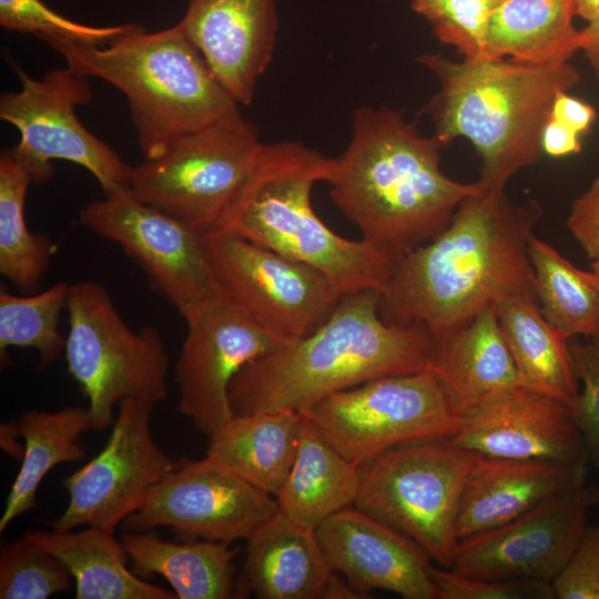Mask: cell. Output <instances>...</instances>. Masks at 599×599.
<instances>
[{"mask_svg": "<svg viewBox=\"0 0 599 599\" xmlns=\"http://www.w3.org/2000/svg\"><path fill=\"white\" fill-rule=\"evenodd\" d=\"M541 146L544 154L551 158L577 154L582 149L581 135L549 118L542 131Z\"/></svg>", "mask_w": 599, "mask_h": 599, "instance_id": "obj_42", "label": "cell"}, {"mask_svg": "<svg viewBox=\"0 0 599 599\" xmlns=\"http://www.w3.org/2000/svg\"><path fill=\"white\" fill-rule=\"evenodd\" d=\"M70 284L57 283L31 295H17L0 290V354L7 364L9 347L37 351L40 367L53 364L64 352L65 338L59 331Z\"/></svg>", "mask_w": 599, "mask_h": 599, "instance_id": "obj_33", "label": "cell"}, {"mask_svg": "<svg viewBox=\"0 0 599 599\" xmlns=\"http://www.w3.org/2000/svg\"><path fill=\"white\" fill-rule=\"evenodd\" d=\"M457 445L487 457L588 460L569 407L524 386L494 394L464 409Z\"/></svg>", "mask_w": 599, "mask_h": 599, "instance_id": "obj_19", "label": "cell"}, {"mask_svg": "<svg viewBox=\"0 0 599 599\" xmlns=\"http://www.w3.org/2000/svg\"><path fill=\"white\" fill-rule=\"evenodd\" d=\"M177 24L237 103L251 104L275 49V1L187 0Z\"/></svg>", "mask_w": 599, "mask_h": 599, "instance_id": "obj_20", "label": "cell"}, {"mask_svg": "<svg viewBox=\"0 0 599 599\" xmlns=\"http://www.w3.org/2000/svg\"><path fill=\"white\" fill-rule=\"evenodd\" d=\"M555 598L599 599V527H587L570 558L551 581Z\"/></svg>", "mask_w": 599, "mask_h": 599, "instance_id": "obj_39", "label": "cell"}, {"mask_svg": "<svg viewBox=\"0 0 599 599\" xmlns=\"http://www.w3.org/2000/svg\"><path fill=\"white\" fill-rule=\"evenodd\" d=\"M591 270L597 272L599 274V258L592 261L591 263Z\"/></svg>", "mask_w": 599, "mask_h": 599, "instance_id": "obj_45", "label": "cell"}, {"mask_svg": "<svg viewBox=\"0 0 599 599\" xmlns=\"http://www.w3.org/2000/svg\"><path fill=\"white\" fill-rule=\"evenodd\" d=\"M379 298L378 288L347 292L313 333L244 366L229 388L233 414L302 412L376 378L430 369L434 335L422 323H386Z\"/></svg>", "mask_w": 599, "mask_h": 599, "instance_id": "obj_3", "label": "cell"}, {"mask_svg": "<svg viewBox=\"0 0 599 599\" xmlns=\"http://www.w3.org/2000/svg\"><path fill=\"white\" fill-rule=\"evenodd\" d=\"M71 578L59 558L24 536L1 546V599H45L70 589Z\"/></svg>", "mask_w": 599, "mask_h": 599, "instance_id": "obj_34", "label": "cell"}, {"mask_svg": "<svg viewBox=\"0 0 599 599\" xmlns=\"http://www.w3.org/2000/svg\"><path fill=\"white\" fill-rule=\"evenodd\" d=\"M588 460L511 459L479 454L456 515L458 541L506 524L587 480Z\"/></svg>", "mask_w": 599, "mask_h": 599, "instance_id": "obj_21", "label": "cell"}, {"mask_svg": "<svg viewBox=\"0 0 599 599\" xmlns=\"http://www.w3.org/2000/svg\"><path fill=\"white\" fill-rule=\"evenodd\" d=\"M47 43L68 67L104 80L125 95L145 160L161 156L193 131L247 123L237 101L177 23L155 32L136 24L104 45Z\"/></svg>", "mask_w": 599, "mask_h": 599, "instance_id": "obj_5", "label": "cell"}, {"mask_svg": "<svg viewBox=\"0 0 599 599\" xmlns=\"http://www.w3.org/2000/svg\"><path fill=\"white\" fill-rule=\"evenodd\" d=\"M97 456L63 478L64 511L50 522L55 530L95 526L114 530L135 512L151 489L177 465L155 441L153 405L126 398Z\"/></svg>", "mask_w": 599, "mask_h": 599, "instance_id": "obj_14", "label": "cell"}, {"mask_svg": "<svg viewBox=\"0 0 599 599\" xmlns=\"http://www.w3.org/2000/svg\"><path fill=\"white\" fill-rule=\"evenodd\" d=\"M65 308L68 372L88 399L92 429L114 422L126 398L154 405L169 393V356L159 329L126 325L108 290L95 281L70 284Z\"/></svg>", "mask_w": 599, "mask_h": 599, "instance_id": "obj_7", "label": "cell"}, {"mask_svg": "<svg viewBox=\"0 0 599 599\" xmlns=\"http://www.w3.org/2000/svg\"><path fill=\"white\" fill-rule=\"evenodd\" d=\"M575 0H495L488 59L526 64L570 61L579 52Z\"/></svg>", "mask_w": 599, "mask_h": 599, "instance_id": "obj_29", "label": "cell"}, {"mask_svg": "<svg viewBox=\"0 0 599 599\" xmlns=\"http://www.w3.org/2000/svg\"><path fill=\"white\" fill-rule=\"evenodd\" d=\"M438 82L422 109L443 145L467 139L481 161L480 181L504 191L521 169L545 154L544 128L556 97L581 81L570 62L526 64L509 59H463L441 53L416 58Z\"/></svg>", "mask_w": 599, "mask_h": 599, "instance_id": "obj_4", "label": "cell"}, {"mask_svg": "<svg viewBox=\"0 0 599 599\" xmlns=\"http://www.w3.org/2000/svg\"><path fill=\"white\" fill-rule=\"evenodd\" d=\"M599 487L585 484L521 516L458 541L450 569L481 579L551 582L576 549Z\"/></svg>", "mask_w": 599, "mask_h": 599, "instance_id": "obj_16", "label": "cell"}, {"mask_svg": "<svg viewBox=\"0 0 599 599\" xmlns=\"http://www.w3.org/2000/svg\"><path fill=\"white\" fill-rule=\"evenodd\" d=\"M300 413L358 467L396 447L453 438L464 422L463 406L432 369L376 378Z\"/></svg>", "mask_w": 599, "mask_h": 599, "instance_id": "obj_9", "label": "cell"}, {"mask_svg": "<svg viewBox=\"0 0 599 599\" xmlns=\"http://www.w3.org/2000/svg\"><path fill=\"white\" fill-rule=\"evenodd\" d=\"M576 16L591 21L599 13V0H575Z\"/></svg>", "mask_w": 599, "mask_h": 599, "instance_id": "obj_44", "label": "cell"}, {"mask_svg": "<svg viewBox=\"0 0 599 599\" xmlns=\"http://www.w3.org/2000/svg\"><path fill=\"white\" fill-rule=\"evenodd\" d=\"M544 210L485 190L461 201L434 240L404 254L379 290L388 324H424L435 338L509 297L537 300L528 244Z\"/></svg>", "mask_w": 599, "mask_h": 599, "instance_id": "obj_1", "label": "cell"}, {"mask_svg": "<svg viewBox=\"0 0 599 599\" xmlns=\"http://www.w3.org/2000/svg\"><path fill=\"white\" fill-rule=\"evenodd\" d=\"M29 173L10 150L0 154V273L22 291H34L42 281L57 245L45 234L32 233L24 205Z\"/></svg>", "mask_w": 599, "mask_h": 599, "instance_id": "obj_32", "label": "cell"}, {"mask_svg": "<svg viewBox=\"0 0 599 599\" xmlns=\"http://www.w3.org/2000/svg\"><path fill=\"white\" fill-rule=\"evenodd\" d=\"M331 164L332 158L300 141L263 143L217 229L318 268L345 293L380 290L399 258L336 234L312 206L313 186L327 181Z\"/></svg>", "mask_w": 599, "mask_h": 599, "instance_id": "obj_6", "label": "cell"}, {"mask_svg": "<svg viewBox=\"0 0 599 599\" xmlns=\"http://www.w3.org/2000/svg\"><path fill=\"white\" fill-rule=\"evenodd\" d=\"M528 254L538 303L547 321L569 339H599V274L578 268L535 235L529 240Z\"/></svg>", "mask_w": 599, "mask_h": 599, "instance_id": "obj_31", "label": "cell"}, {"mask_svg": "<svg viewBox=\"0 0 599 599\" xmlns=\"http://www.w3.org/2000/svg\"><path fill=\"white\" fill-rule=\"evenodd\" d=\"M186 325L175 366L177 410L210 437L234 415L229 388L236 374L287 339L260 326L226 297Z\"/></svg>", "mask_w": 599, "mask_h": 599, "instance_id": "obj_17", "label": "cell"}, {"mask_svg": "<svg viewBox=\"0 0 599 599\" xmlns=\"http://www.w3.org/2000/svg\"><path fill=\"white\" fill-rule=\"evenodd\" d=\"M224 296L283 339L317 329L345 292L327 274L226 230L202 232Z\"/></svg>", "mask_w": 599, "mask_h": 599, "instance_id": "obj_12", "label": "cell"}, {"mask_svg": "<svg viewBox=\"0 0 599 599\" xmlns=\"http://www.w3.org/2000/svg\"><path fill=\"white\" fill-rule=\"evenodd\" d=\"M302 420L288 409L233 415L210 436L205 457L275 496L294 463Z\"/></svg>", "mask_w": 599, "mask_h": 599, "instance_id": "obj_24", "label": "cell"}, {"mask_svg": "<svg viewBox=\"0 0 599 599\" xmlns=\"http://www.w3.org/2000/svg\"><path fill=\"white\" fill-rule=\"evenodd\" d=\"M435 339L430 369L464 409L494 394L522 386L494 305L466 325Z\"/></svg>", "mask_w": 599, "mask_h": 599, "instance_id": "obj_23", "label": "cell"}, {"mask_svg": "<svg viewBox=\"0 0 599 599\" xmlns=\"http://www.w3.org/2000/svg\"><path fill=\"white\" fill-rule=\"evenodd\" d=\"M247 541L237 598L326 599L335 576L315 530L293 521L280 509Z\"/></svg>", "mask_w": 599, "mask_h": 599, "instance_id": "obj_22", "label": "cell"}, {"mask_svg": "<svg viewBox=\"0 0 599 599\" xmlns=\"http://www.w3.org/2000/svg\"><path fill=\"white\" fill-rule=\"evenodd\" d=\"M256 129L210 125L179 138L164 154L131 167L128 191L187 225L219 227L262 149Z\"/></svg>", "mask_w": 599, "mask_h": 599, "instance_id": "obj_10", "label": "cell"}, {"mask_svg": "<svg viewBox=\"0 0 599 599\" xmlns=\"http://www.w3.org/2000/svg\"><path fill=\"white\" fill-rule=\"evenodd\" d=\"M478 456L451 438L384 451L359 466L354 506L405 534L437 566L450 568L458 502Z\"/></svg>", "mask_w": 599, "mask_h": 599, "instance_id": "obj_8", "label": "cell"}, {"mask_svg": "<svg viewBox=\"0 0 599 599\" xmlns=\"http://www.w3.org/2000/svg\"><path fill=\"white\" fill-rule=\"evenodd\" d=\"M23 536L65 565L75 580L77 599H176L173 591L129 569L114 530L87 526L80 531L34 529Z\"/></svg>", "mask_w": 599, "mask_h": 599, "instance_id": "obj_25", "label": "cell"}, {"mask_svg": "<svg viewBox=\"0 0 599 599\" xmlns=\"http://www.w3.org/2000/svg\"><path fill=\"white\" fill-rule=\"evenodd\" d=\"M437 599H555L551 582L536 579H481L430 566Z\"/></svg>", "mask_w": 599, "mask_h": 599, "instance_id": "obj_37", "label": "cell"}, {"mask_svg": "<svg viewBox=\"0 0 599 599\" xmlns=\"http://www.w3.org/2000/svg\"><path fill=\"white\" fill-rule=\"evenodd\" d=\"M441 142L386 105L358 108L344 152L332 158L329 196L362 240L400 258L434 240L466 197L485 184L440 169Z\"/></svg>", "mask_w": 599, "mask_h": 599, "instance_id": "obj_2", "label": "cell"}, {"mask_svg": "<svg viewBox=\"0 0 599 599\" xmlns=\"http://www.w3.org/2000/svg\"><path fill=\"white\" fill-rule=\"evenodd\" d=\"M493 305L522 386L573 412L579 380L569 338L547 321L537 300L509 297Z\"/></svg>", "mask_w": 599, "mask_h": 599, "instance_id": "obj_26", "label": "cell"}, {"mask_svg": "<svg viewBox=\"0 0 599 599\" xmlns=\"http://www.w3.org/2000/svg\"><path fill=\"white\" fill-rule=\"evenodd\" d=\"M79 221L101 238L120 245L185 322L225 297L202 232L128 190L88 203L79 212Z\"/></svg>", "mask_w": 599, "mask_h": 599, "instance_id": "obj_13", "label": "cell"}, {"mask_svg": "<svg viewBox=\"0 0 599 599\" xmlns=\"http://www.w3.org/2000/svg\"><path fill=\"white\" fill-rule=\"evenodd\" d=\"M549 118L582 136L595 123L597 111L591 104L570 95L569 91H562L556 97Z\"/></svg>", "mask_w": 599, "mask_h": 599, "instance_id": "obj_41", "label": "cell"}, {"mask_svg": "<svg viewBox=\"0 0 599 599\" xmlns=\"http://www.w3.org/2000/svg\"><path fill=\"white\" fill-rule=\"evenodd\" d=\"M495 0H412L436 39L463 59H488L487 35Z\"/></svg>", "mask_w": 599, "mask_h": 599, "instance_id": "obj_35", "label": "cell"}, {"mask_svg": "<svg viewBox=\"0 0 599 599\" xmlns=\"http://www.w3.org/2000/svg\"><path fill=\"white\" fill-rule=\"evenodd\" d=\"M569 343L576 375L582 383L573 418L588 456L599 466V339H572Z\"/></svg>", "mask_w": 599, "mask_h": 599, "instance_id": "obj_38", "label": "cell"}, {"mask_svg": "<svg viewBox=\"0 0 599 599\" xmlns=\"http://www.w3.org/2000/svg\"><path fill=\"white\" fill-rule=\"evenodd\" d=\"M21 88L0 97V119L20 133L10 150L33 183L53 175L51 162L64 160L87 169L104 194L128 189L131 165L104 141L92 134L75 113L92 99L88 77L70 67L34 79L16 67Z\"/></svg>", "mask_w": 599, "mask_h": 599, "instance_id": "obj_11", "label": "cell"}, {"mask_svg": "<svg viewBox=\"0 0 599 599\" xmlns=\"http://www.w3.org/2000/svg\"><path fill=\"white\" fill-rule=\"evenodd\" d=\"M331 569L363 598L387 590L405 599H437L430 557L409 537L355 506L315 529Z\"/></svg>", "mask_w": 599, "mask_h": 599, "instance_id": "obj_18", "label": "cell"}, {"mask_svg": "<svg viewBox=\"0 0 599 599\" xmlns=\"http://www.w3.org/2000/svg\"><path fill=\"white\" fill-rule=\"evenodd\" d=\"M578 48L595 75L599 78V13L579 30Z\"/></svg>", "mask_w": 599, "mask_h": 599, "instance_id": "obj_43", "label": "cell"}, {"mask_svg": "<svg viewBox=\"0 0 599 599\" xmlns=\"http://www.w3.org/2000/svg\"><path fill=\"white\" fill-rule=\"evenodd\" d=\"M567 227L590 260L599 258V174L572 201Z\"/></svg>", "mask_w": 599, "mask_h": 599, "instance_id": "obj_40", "label": "cell"}, {"mask_svg": "<svg viewBox=\"0 0 599 599\" xmlns=\"http://www.w3.org/2000/svg\"><path fill=\"white\" fill-rule=\"evenodd\" d=\"M278 511L275 497L207 457L182 459L125 519L130 530L169 527L187 537L248 540Z\"/></svg>", "mask_w": 599, "mask_h": 599, "instance_id": "obj_15", "label": "cell"}, {"mask_svg": "<svg viewBox=\"0 0 599 599\" xmlns=\"http://www.w3.org/2000/svg\"><path fill=\"white\" fill-rule=\"evenodd\" d=\"M16 425L18 436L23 440V451L0 518V531L37 507L38 488L52 468L84 457L81 436L92 429L89 409L82 406H67L54 412L27 410Z\"/></svg>", "mask_w": 599, "mask_h": 599, "instance_id": "obj_30", "label": "cell"}, {"mask_svg": "<svg viewBox=\"0 0 599 599\" xmlns=\"http://www.w3.org/2000/svg\"><path fill=\"white\" fill-rule=\"evenodd\" d=\"M121 541L133 572L158 575L179 599L237 598L233 560L240 552L227 542H172L144 531L126 532Z\"/></svg>", "mask_w": 599, "mask_h": 599, "instance_id": "obj_28", "label": "cell"}, {"mask_svg": "<svg viewBox=\"0 0 599 599\" xmlns=\"http://www.w3.org/2000/svg\"><path fill=\"white\" fill-rule=\"evenodd\" d=\"M359 483V467L338 453L303 416L294 463L274 496L278 509L298 525L315 530L337 511L354 506Z\"/></svg>", "mask_w": 599, "mask_h": 599, "instance_id": "obj_27", "label": "cell"}, {"mask_svg": "<svg viewBox=\"0 0 599 599\" xmlns=\"http://www.w3.org/2000/svg\"><path fill=\"white\" fill-rule=\"evenodd\" d=\"M0 24L43 41L62 40L104 45L136 27V23L97 27L73 21L52 10L42 0H0Z\"/></svg>", "mask_w": 599, "mask_h": 599, "instance_id": "obj_36", "label": "cell"}]
</instances>
